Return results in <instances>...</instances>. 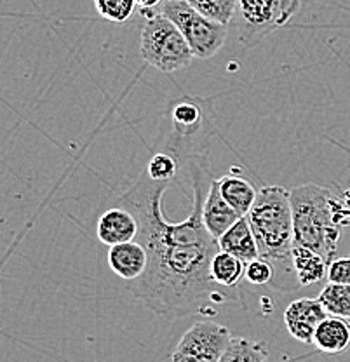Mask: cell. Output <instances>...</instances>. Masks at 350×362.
Returning a JSON list of instances; mask_svg holds the SVG:
<instances>
[{
	"label": "cell",
	"mask_w": 350,
	"mask_h": 362,
	"mask_svg": "<svg viewBox=\"0 0 350 362\" xmlns=\"http://www.w3.org/2000/svg\"><path fill=\"white\" fill-rule=\"evenodd\" d=\"M188 173L194 194L192 209L183 221H168L163 214V195L171 181L152 180L145 173L119 197L120 206L136 214L138 240L148 252L145 274L126 282L127 289L153 314L168 319L216 314V308L211 307L239 300L233 289L221 288L211 277V262L220 244L202 220V207L213 181L208 158L192 156Z\"/></svg>",
	"instance_id": "cell-1"
},
{
	"label": "cell",
	"mask_w": 350,
	"mask_h": 362,
	"mask_svg": "<svg viewBox=\"0 0 350 362\" xmlns=\"http://www.w3.org/2000/svg\"><path fill=\"white\" fill-rule=\"evenodd\" d=\"M246 216L257 237L259 258L267 259L274 269L270 286L281 293L302 289L303 286L293 265L295 230H293L291 192L279 185L259 188L257 202Z\"/></svg>",
	"instance_id": "cell-2"
},
{
	"label": "cell",
	"mask_w": 350,
	"mask_h": 362,
	"mask_svg": "<svg viewBox=\"0 0 350 362\" xmlns=\"http://www.w3.org/2000/svg\"><path fill=\"white\" fill-rule=\"evenodd\" d=\"M289 192L295 244L314 249L331 263L340 240L331 192L315 183L298 185Z\"/></svg>",
	"instance_id": "cell-3"
},
{
	"label": "cell",
	"mask_w": 350,
	"mask_h": 362,
	"mask_svg": "<svg viewBox=\"0 0 350 362\" xmlns=\"http://www.w3.org/2000/svg\"><path fill=\"white\" fill-rule=\"evenodd\" d=\"M143 21L140 33L141 58L163 74H173L190 65L195 58L190 44L176 23L159 9H141Z\"/></svg>",
	"instance_id": "cell-4"
},
{
	"label": "cell",
	"mask_w": 350,
	"mask_h": 362,
	"mask_svg": "<svg viewBox=\"0 0 350 362\" xmlns=\"http://www.w3.org/2000/svg\"><path fill=\"white\" fill-rule=\"evenodd\" d=\"M302 0H239L232 25L244 47H253L298 13Z\"/></svg>",
	"instance_id": "cell-5"
},
{
	"label": "cell",
	"mask_w": 350,
	"mask_h": 362,
	"mask_svg": "<svg viewBox=\"0 0 350 362\" xmlns=\"http://www.w3.org/2000/svg\"><path fill=\"white\" fill-rule=\"evenodd\" d=\"M159 11L182 30L195 58H213L227 42L228 25L204 16L188 0H164Z\"/></svg>",
	"instance_id": "cell-6"
},
{
	"label": "cell",
	"mask_w": 350,
	"mask_h": 362,
	"mask_svg": "<svg viewBox=\"0 0 350 362\" xmlns=\"http://www.w3.org/2000/svg\"><path fill=\"white\" fill-rule=\"evenodd\" d=\"M231 339V331L225 326L214 322V320H199L180 339L171 361L221 362V357H223Z\"/></svg>",
	"instance_id": "cell-7"
},
{
	"label": "cell",
	"mask_w": 350,
	"mask_h": 362,
	"mask_svg": "<svg viewBox=\"0 0 350 362\" xmlns=\"http://www.w3.org/2000/svg\"><path fill=\"white\" fill-rule=\"evenodd\" d=\"M329 315L319 298H298L284 312L288 333L302 343L314 341L315 329Z\"/></svg>",
	"instance_id": "cell-8"
},
{
	"label": "cell",
	"mask_w": 350,
	"mask_h": 362,
	"mask_svg": "<svg viewBox=\"0 0 350 362\" xmlns=\"http://www.w3.org/2000/svg\"><path fill=\"white\" fill-rule=\"evenodd\" d=\"M140 223L136 214L124 206H115L105 211L96 223L98 240L105 246H115L138 239Z\"/></svg>",
	"instance_id": "cell-9"
},
{
	"label": "cell",
	"mask_w": 350,
	"mask_h": 362,
	"mask_svg": "<svg viewBox=\"0 0 350 362\" xmlns=\"http://www.w3.org/2000/svg\"><path fill=\"white\" fill-rule=\"evenodd\" d=\"M108 267L124 282L134 281L145 274L148 267V252L140 240H129L108 247Z\"/></svg>",
	"instance_id": "cell-10"
},
{
	"label": "cell",
	"mask_w": 350,
	"mask_h": 362,
	"mask_svg": "<svg viewBox=\"0 0 350 362\" xmlns=\"http://www.w3.org/2000/svg\"><path fill=\"white\" fill-rule=\"evenodd\" d=\"M240 214L223 199L218 180L211 181L208 195H206L204 207H202V220H204L206 228L214 239H220L232 225L239 221Z\"/></svg>",
	"instance_id": "cell-11"
},
{
	"label": "cell",
	"mask_w": 350,
	"mask_h": 362,
	"mask_svg": "<svg viewBox=\"0 0 350 362\" xmlns=\"http://www.w3.org/2000/svg\"><path fill=\"white\" fill-rule=\"evenodd\" d=\"M350 319L327 315L317 326L312 345L325 354H342L350 346Z\"/></svg>",
	"instance_id": "cell-12"
},
{
	"label": "cell",
	"mask_w": 350,
	"mask_h": 362,
	"mask_svg": "<svg viewBox=\"0 0 350 362\" xmlns=\"http://www.w3.org/2000/svg\"><path fill=\"white\" fill-rule=\"evenodd\" d=\"M218 244H220V249L239 256V258L246 263L259 258L257 237H255L253 230H251L247 216H240L239 221H237L235 225H232L231 228L218 239Z\"/></svg>",
	"instance_id": "cell-13"
},
{
	"label": "cell",
	"mask_w": 350,
	"mask_h": 362,
	"mask_svg": "<svg viewBox=\"0 0 350 362\" xmlns=\"http://www.w3.org/2000/svg\"><path fill=\"white\" fill-rule=\"evenodd\" d=\"M218 187H220L221 195L240 216H246L251 211L253 204L257 202L258 190L251 181L243 176L228 175L223 178H218Z\"/></svg>",
	"instance_id": "cell-14"
},
{
	"label": "cell",
	"mask_w": 350,
	"mask_h": 362,
	"mask_svg": "<svg viewBox=\"0 0 350 362\" xmlns=\"http://www.w3.org/2000/svg\"><path fill=\"white\" fill-rule=\"evenodd\" d=\"M211 277L218 286L227 289H235L243 279H246V262L232 252L220 251L213 256L211 262Z\"/></svg>",
	"instance_id": "cell-15"
},
{
	"label": "cell",
	"mask_w": 350,
	"mask_h": 362,
	"mask_svg": "<svg viewBox=\"0 0 350 362\" xmlns=\"http://www.w3.org/2000/svg\"><path fill=\"white\" fill-rule=\"evenodd\" d=\"M293 265L302 286H310L325 279L327 274V259L314 249L295 244L293 247Z\"/></svg>",
	"instance_id": "cell-16"
},
{
	"label": "cell",
	"mask_w": 350,
	"mask_h": 362,
	"mask_svg": "<svg viewBox=\"0 0 350 362\" xmlns=\"http://www.w3.org/2000/svg\"><path fill=\"white\" fill-rule=\"evenodd\" d=\"M269 359V349L263 341H251V339L232 337L225 350L221 362H263Z\"/></svg>",
	"instance_id": "cell-17"
},
{
	"label": "cell",
	"mask_w": 350,
	"mask_h": 362,
	"mask_svg": "<svg viewBox=\"0 0 350 362\" xmlns=\"http://www.w3.org/2000/svg\"><path fill=\"white\" fill-rule=\"evenodd\" d=\"M317 298L329 315L350 319V284L327 282Z\"/></svg>",
	"instance_id": "cell-18"
},
{
	"label": "cell",
	"mask_w": 350,
	"mask_h": 362,
	"mask_svg": "<svg viewBox=\"0 0 350 362\" xmlns=\"http://www.w3.org/2000/svg\"><path fill=\"white\" fill-rule=\"evenodd\" d=\"M202 122V112L192 101H180L173 108V124L175 133L180 136H192L199 131Z\"/></svg>",
	"instance_id": "cell-19"
},
{
	"label": "cell",
	"mask_w": 350,
	"mask_h": 362,
	"mask_svg": "<svg viewBox=\"0 0 350 362\" xmlns=\"http://www.w3.org/2000/svg\"><path fill=\"white\" fill-rule=\"evenodd\" d=\"M188 2L204 16L228 26L232 25L239 7V0H188Z\"/></svg>",
	"instance_id": "cell-20"
},
{
	"label": "cell",
	"mask_w": 350,
	"mask_h": 362,
	"mask_svg": "<svg viewBox=\"0 0 350 362\" xmlns=\"http://www.w3.org/2000/svg\"><path fill=\"white\" fill-rule=\"evenodd\" d=\"M136 0H94L96 13L112 23H126L134 14Z\"/></svg>",
	"instance_id": "cell-21"
},
{
	"label": "cell",
	"mask_w": 350,
	"mask_h": 362,
	"mask_svg": "<svg viewBox=\"0 0 350 362\" xmlns=\"http://www.w3.org/2000/svg\"><path fill=\"white\" fill-rule=\"evenodd\" d=\"M176 173H178V160L168 152L156 153L146 165V175L157 181H173Z\"/></svg>",
	"instance_id": "cell-22"
},
{
	"label": "cell",
	"mask_w": 350,
	"mask_h": 362,
	"mask_svg": "<svg viewBox=\"0 0 350 362\" xmlns=\"http://www.w3.org/2000/svg\"><path fill=\"white\" fill-rule=\"evenodd\" d=\"M274 277V269L267 259L257 258L253 262L246 263V281L255 286L270 284Z\"/></svg>",
	"instance_id": "cell-23"
},
{
	"label": "cell",
	"mask_w": 350,
	"mask_h": 362,
	"mask_svg": "<svg viewBox=\"0 0 350 362\" xmlns=\"http://www.w3.org/2000/svg\"><path fill=\"white\" fill-rule=\"evenodd\" d=\"M327 281L337 282V284H350V258H334L327 265Z\"/></svg>",
	"instance_id": "cell-24"
},
{
	"label": "cell",
	"mask_w": 350,
	"mask_h": 362,
	"mask_svg": "<svg viewBox=\"0 0 350 362\" xmlns=\"http://www.w3.org/2000/svg\"><path fill=\"white\" fill-rule=\"evenodd\" d=\"M141 9H157L164 0H136Z\"/></svg>",
	"instance_id": "cell-25"
}]
</instances>
